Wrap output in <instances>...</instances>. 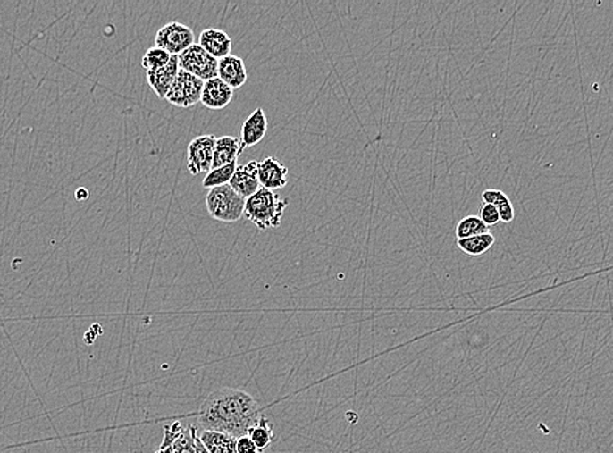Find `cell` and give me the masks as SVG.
I'll use <instances>...</instances> for the list:
<instances>
[{
    "mask_svg": "<svg viewBox=\"0 0 613 453\" xmlns=\"http://www.w3.org/2000/svg\"><path fill=\"white\" fill-rule=\"evenodd\" d=\"M195 417L200 430L224 432L239 439L261 420L262 407L245 390L220 388L208 395Z\"/></svg>",
    "mask_w": 613,
    "mask_h": 453,
    "instance_id": "obj_1",
    "label": "cell"
},
{
    "mask_svg": "<svg viewBox=\"0 0 613 453\" xmlns=\"http://www.w3.org/2000/svg\"><path fill=\"white\" fill-rule=\"evenodd\" d=\"M290 206V200L270 189H259L253 197L246 199L245 216L259 231H270L281 225L282 217Z\"/></svg>",
    "mask_w": 613,
    "mask_h": 453,
    "instance_id": "obj_2",
    "label": "cell"
},
{
    "mask_svg": "<svg viewBox=\"0 0 613 453\" xmlns=\"http://www.w3.org/2000/svg\"><path fill=\"white\" fill-rule=\"evenodd\" d=\"M245 202L229 185L212 189L206 197L208 214L220 222L231 223L241 220L245 214Z\"/></svg>",
    "mask_w": 613,
    "mask_h": 453,
    "instance_id": "obj_3",
    "label": "cell"
},
{
    "mask_svg": "<svg viewBox=\"0 0 613 453\" xmlns=\"http://www.w3.org/2000/svg\"><path fill=\"white\" fill-rule=\"evenodd\" d=\"M177 59L180 70L190 73L202 81L217 78L219 61L212 58L210 54L206 53L197 44H194L193 46L181 53Z\"/></svg>",
    "mask_w": 613,
    "mask_h": 453,
    "instance_id": "obj_4",
    "label": "cell"
},
{
    "mask_svg": "<svg viewBox=\"0 0 613 453\" xmlns=\"http://www.w3.org/2000/svg\"><path fill=\"white\" fill-rule=\"evenodd\" d=\"M155 44L171 55L178 56L195 44L193 29L180 21H172L158 29Z\"/></svg>",
    "mask_w": 613,
    "mask_h": 453,
    "instance_id": "obj_5",
    "label": "cell"
},
{
    "mask_svg": "<svg viewBox=\"0 0 613 453\" xmlns=\"http://www.w3.org/2000/svg\"><path fill=\"white\" fill-rule=\"evenodd\" d=\"M203 84H205V81L195 78V76L185 72V71L180 70L173 85H172L168 95H166L165 100L169 104L174 105V106L189 109V107L199 104Z\"/></svg>",
    "mask_w": 613,
    "mask_h": 453,
    "instance_id": "obj_6",
    "label": "cell"
},
{
    "mask_svg": "<svg viewBox=\"0 0 613 453\" xmlns=\"http://www.w3.org/2000/svg\"><path fill=\"white\" fill-rule=\"evenodd\" d=\"M216 136L202 135L190 141L188 147V169L193 175L208 172L214 161Z\"/></svg>",
    "mask_w": 613,
    "mask_h": 453,
    "instance_id": "obj_7",
    "label": "cell"
},
{
    "mask_svg": "<svg viewBox=\"0 0 613 453\" xmlns=\"http://www.w3.org/2000/svg\"><path fill=\"white\" fill-rule=\"evenodd\" d=\"M229 186L242 199L246 200L253 197L261 189L258 180V161H250L246 165L237 166Z\"/></svg>",
    "mask_w": 613,
    "mask_h": 453,
    "instance_id": "obj_8",
    "label": "cell"
},
{
    "mask_svg": "<svg viewBox=\"0 0 613 453\" xmlns=\"http://www.w3.org/2000/svg\"><path fill=\"white\" fill-rule=\"evenodd\" d=\"M234 90L219 78L211 79L203 84L200 102L211 110H223L233 100Z\"/></svg>",
    "mask_w": 613,
    "mask_h": 453,
    "instance_id": "obj_9",
    "label": "cell"
},
{
    "mask_svg": "<svg viewBox=\"0 0 613 453\" xmlns=\"http://www.w3.org/2000/svg\"><path fill=\"white\" fill-rule=\"evenodd\" d=\"M197 45L217 61L231 55V49H233V41H231L229 34L224 30L216 29V28H208V29L203 30L200 33Z\"/></svg>",
    "mask_w": 613,
    "mask_h": 453,
    "instance_id": "obj_10",
    "label": "cell"
},
{
    "mask_svg": "<svg viewBox=\"0 0 613 453\" xmlns=\"http://www.w3.org/2000/svg\"><path fill=\"white\" fill-rule=\"evenodd\" d=\"M258 180L262 189L275 191L288 183V168L275 157H265L258 163Z\"/></svg>",
    "mask_w": 613,
    "mask_h": 453,
    "instance_id": "obj_11",
    "label": "cell"
},
{
    "mask_svg": "<svg viewBox=\"0 0 613 453\" xmlns=\"http://www.w3.org/2000/svg\"><path fill=\"white\" fill-rule=\"evenodd\" d=\"M217 78L233 90L244 87L248 81V71H246L244 59L233 54L220 59L217 64Z\"/></svg>",
    "mask_w": 613,
    "mask_h": 453,
    "instance_id": "obj_12",
    "label": "cell"
},
{
    "mask_svg": "<svg viewBox=\"0 0 613 453\" xmlns=\"http://www.w3.org/2000/svg\"><path fill=\"white\" fill-rule=\"evenodd\" d=\"M268 122L265 117V110L258 107L256 112L251 113L250 117L246 119L241 129V144L244 148H251L261 143L265 136L267 135Z\"/></svg>",
    "mask_w": 613,
    "mask_h": 453,
    "instance_id": "obj_13",
    "label": "cell"
},
{
    "mask_svg": "<svg viewBox=\"0 0 613 453\" xmlns=\"http://www.w3.org/2000/svg\"><path fill=\"white\" fill-rule=\"evenodd\" d=\"M178 71H180V67H178L177 56H172L171 62L165 67L155 71H147V81H148L152 90L156 93L158 98L165 100L169 89L177 78Z\"/></svg>",
    "mask_w": 613,
    "mask_h": 453,
    "instance_id": "obj_14",
    "label": "cell"
},
{
    "mask_svg": "<svg viewBox=\"0 0 613 453\" xmlns=\"http://www.w3.org/2000/svg\"><path fill=\"white\" fill-rule=\"evenodd\" d=\"M244 149L239 138H233V136L216 138L212 169L222 168V166L229 165V164L237 163Z\"/></svg>",
    "mask_w": 613,
    "mask_h": 453,
    "instance_id": "obj_15",
    "label": "cell"
},
{
    "mask_svg": "<svg viewBox=\"0 0 613 453\" xmlns=\"http://www.w3.org/2000/svg\"><path fill=\"white\" fill-rule=\"evenodd\" d=\"M197 438L210 453H239L236 449L237 439L224 432L197 430Z\"/></svg>",
    "mask_w": 613,
    "mask_h": 453,
    "instance_id": "obj_16",
    "label": "cell"
},
{
    "mask_svg": "<svg viewBox=\"0 0 613 453\" xmlns=\"http://www.w3.org/2000/svg\"><path fill=\"white\" fill-rule=\"evenodd\" d=\"M246 435L250 438V440L253 441L254 446L256 447L259 453L265 452V449H267L268 447L271 446L273 438H275L273 424L268 422L265 415H262L258 424H254Z\"/></svg>",
    "mask_w": 613,
    "mask_h": 453,
    "instance_id": "obj_17",
    "label": "cell"
},
{
    "mask_svg": "<svg viewBox=\"0 0 613 453\" xmlns=\"http://www.w3.org/2000/svg\"><path fill=\"white\" fill-rule=\"evenodd\" d=\"M494 239L491 233L476 235V237L466 238V239H458L457 245L465 254L471 255V256H480L485 252L493 247Z\"/></svg>",
    "mask_w": 613,
    "mask_h": 453,
    "instance_id": "obj_18",
    "label": "cell"
},
{
    "mask_svg": "<svg viewBox=\"0 0 613 453\" xmlns=\"http://www.w3.org/2000/svg\"><path fill=\"white\" fill-rule=\"evenodd\" d=\"M237 166H239V164L233 163L222 166V168L211 169L207 175H206L205 180H203V189H216V187L229 185Z\"/></svg>",
    "mask_w": 613,
    "mask_h": 453,
    "instance_id": "obj_19",
    "label": "cell"
},
{
    "mask_svg": "<svg viewBox=\"0 0 613 453\" xmlns=\"http://www.w3.org/2000/svg\"><path fill=\"white\" fill-rule=\"evenodd\" d=\"M487 233H490V228L477 216L463 217L456 229L457 239H466Z\"/></svg>",
    "mask_w": 613,
    "mask_h": 453,
    "instance_id": "obj_20",
    "label": "cell"
},
{
    "mask_svg": "<svg viewBox=\"0 0 613 453\" xmlns=\"http://www.w3.org/2000/svg\"><path fill=\"white\" fill-rule=\"evenodd\" d=\"M172 56L173 55L160 49V47H151L144 54L143 59H141V66L147 71L158 70V68L165 67L171 62Z\"/></svg>",
    "mask_w": 613,
    "mask_h": 453,
    "instance_id": "obj_21",
    "label": "cell"
},
{
    "mask_svg": "<svg viewBox=\"0 0 613 453\" xmlns=\"http://www.w3.org/2000/svg\"><path fill=\"white\" fill-rule=\"evenodd\" d=\"M480 220H482L488 228L497 225V223L500 222V216L496 206H491V204H484L482 211H480Z\"/></svg>",
    "mask_w": 613,
    "mask_h": 453,
    "instance_id": "obj_22",
    "label": "cell"
},
{
    "mask_svg": "<svg viewBox=\"0 0 613 453\" xmlns=\"http://www.w3.org/2000/svg\"><path fill=\"white\" fill-rule=\"evenodd\" d=\"M482 199L484 204H491V206H497L508 199V197L504 191H501V189H488L483 192Z\"/></svg>",
    "mask_w": 613,
    "mask_h": 453,
    "instance_id": "obj_23",
    "label": "cell"
},
{
    "mask_svg": "<svg viewBox=\"0 0 613 453\" xmlns=\"http://www.w3.org/2000/svg\"><path fill=\"white\" fill-rule=\"evenodd\" d=\"M497 212H499L500 222L510 223L513 222L514 217H516V212H514L513 204H511L510 199L505 200L496 206Z\"/></svg>",
    "mask_w": 613,
    "mask_h": 453,
    "instance_id": "obj_24",
    "label": "cell"
},
{
    "mask_svg": "<svg viewBox=\"0 0 613 453\" xmlns=\"http://www.w3.org/2000/svg\"><path fill=\"white\" fill-rule=\"evenodd\" d=\"M236 449L239 453H259L258 449H256V447L254 446L253 441L250 440V438H248V435L237 439Z\"/></svg>",
    "mask_w": 613,
    "mask_h": 453,
    "instance_id": "obj_25",
    "label": "cell"
},
{
    "mask_svg": "<svg viewBox=\"0 0 613 453\" xmlns=\"http://www.w3.org/2000/svg\"><path fill=\"white\" fill-rule=\"evenodd\" d=\"M194 446L195 453H210L207 451V449H206V447L203 446L202 441L199 440V438H197V430L194 435Z\"/></svg>",
    "mask_w": 613,
    "mask_h": 453,
    "instance_id": "obj_26",
    "label": "cell"
},
{
    "mask_svg": "<svg viewBox=\"0 0 613 453\" xmlns=\"http://www.w3.org/2000/svg\"><path fill=\"white\" fill-rule=\"evenodd\" d=\"M155 453H173V449H172L171 443H169L166 439L163 438V441H161L160 444V449H158Z\"/></svg>",
    "mask_w": 613,
    "mask_h": 453,
    "instance_id": "obj_27",
    "label": "cell"
},
{
    "mask_svg": "<svg viewBox=\"0 0 613 453\" xmlns=\"http://www.w3.org/2000/svg\"><path fill=\"white\" fill-rule=\"evenodd\" d=\"M88 197H89V192H88L84 187H80V189L75 192L76 200H79V202H83Z\"/></svg>",
    "mask_w": 613,
    "mask_h": 453,
    "instance_id": "obj_28",
    "label": "cell"
}]
</instances>
